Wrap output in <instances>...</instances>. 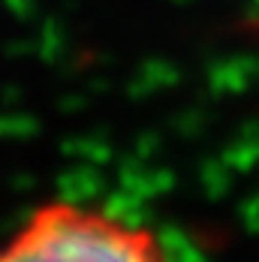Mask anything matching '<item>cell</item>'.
Here are the masks:
<instances>
[{"instance_id": "1", "label": "cell", "mask_w": 259, "mask_h": 262, "mask_svg": "<svg viewBox=\"0 0 259 262\" xmlns=\"http://www.w3.org/2000/svg\"><path fill=\"white\" fill-rule=\"evenodd\" d=\"M0 262H169L157 229L73 199L39 202L0 241Z\"/></svg>"}]
</instances>
